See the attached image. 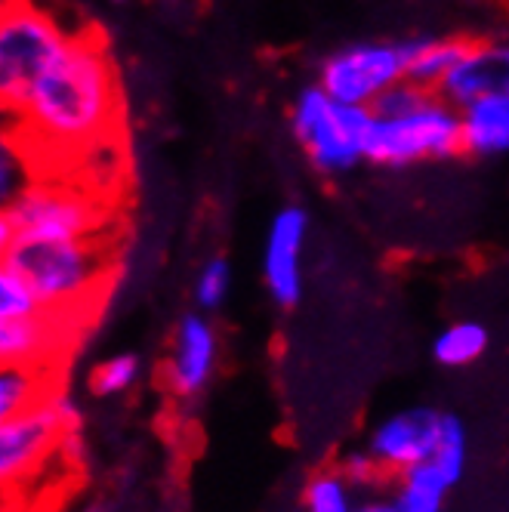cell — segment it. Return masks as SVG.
I'll list each match as a JSON object with an SVG mask.
<instances>
[{
    "label": "cell",
    "instance_id": "d4e9b609",
    "mask_svg": "<svg viewBox=\"0 0 509 512\" xmlns=\"http://www.w3.org/2000/svg\"><path fill=\"white\" fill-rule=\"evenodd\" d=\"M361 512H402L395 500H368L361 506Z\"/></svg>",
    "mask_w": 509,
    "mask_h": 512
},
{
    "label": "cell",
    "instance_id": "d6986e66",
    "mask_svg": "<svg viewBox=\"0 0 509 512\" xmlns=\"http://www.w3.org/2000/svg\"><path fill=\"white\" fill-rule=\"evenodd\" d=\"M50 312L41 297L34 294V287L10 266L0 263V321H16Z\"/></svg>",
    "mask_w": 509,
    "mask_h": 512
},
{
    "label": "cell",
    "instance_id": "ac0fdd59",
    "mask_svg": "<svg viewBox=\"0 0 509 512\" xmlns=\"http://www.w3.org/2000/svg\"><path fill=\"white\" fill-rule=\"evenodd\" d=\"M38 392L41 386L34 368H28V364H4V374H0V420L38 408Z\"/></svg>",
    "mask_w": 509,
    "mask_h": 512
},
{
    "label": "cell",
    "instance_id": "e0dca14e",
    "mask_svg": "<svg viewBox=\"0 0 509 512\" xmlns=\"http://www.w3.org/2000/svg\"><path fill=\"white\" fill-rule=\"evenodd\" d=\"M488 349V331L476 321H457L435 337L432 355L445 368H466Z\"/></svg>",
    "mask_w": 509,
    "mask_h": 512
},
{
    "label": "cell",
    "instance_id": "7a4b0ae2",
    "mask_svg": "<svg viewBox=\"0 0 509 512\" xmlns=\"http://www.w3.org/2000/svg\"><path fill=\"white\" fill-rule=\"evenodd\" d=\"M108 229V210L90 189L65 186L59 179H31L4 201L0 250L25 241H78L99 238Z\"/></svg>",
    "mask_w": 509,
    "mask_h": 512
},
{
    "label": "cell",
    "instance_id": "277c9868",
    "mask_svg": "<svg viewBox=\"0 0 509 512\" xmlns=\"http://www.w3.org/2000/svg\"><path fill=\"white\" fill-rule=\"evenodd\" d=\"M78 28H68L41 0H4L0 16V102L7 118L28 96L50 62L68 47Z\"/></svg>",
    "mask_w": 509,
    "mask_h": 512
},
{
    "label": "cell",
    "instance_id": "8992f818",
    "mask_svg": "<svg viewBox=\"0 0 509 512\" xmlns=\"http://www.w3.org/2000/svg\"><path fill=\"white\" fill-rule=\"evenodd\" d=\"M374 115V112H371ZM463 155V118L439 90L411 112L371 118L368 161L380 167H408L420 161H448Z\"/></svg>",
    "mask_w": 509,
    "mask_h": 512
},
{
    "label": "cell",
    "instance_id": "4fadbf2b",
    "mask_svg": "<svg viewBox=\"0 0 509 512\" xmlns=\"http://www.w3.org/2000/svg\"><path fill=\"white\" fill-rule=\"evenodd\" d=\"M463 155L500 158L509 155V96L491 93L460 108Z\"/></svg>",
    "mask_w": 509,
    "mask_h": 512
},
{
    "label": "cell",
    "instance_id": "484cf974",
    "mask_svg": "<svg viewBox=\"0 0 509 512\" xmlns=\"http://www.w3.org/2000/svg\"><path fill=\"white\" fill-rule=\"evenodd\" d=\"M115 4H127V0H115Z\"/></svg>",
    "mask_w": 509,
    "mask_h": 512
},
{
    "label": "cell",
    "instance_id": "ffe728a7",
    "mask_svg": "<svg viewBox=\"0 0 509 512\" xmlns=\"http://www.w3.org/2000/svg\"><path fill=\"white\" fill-rule=\"evenodd\" d=\"M429 463L439 469L451 485L460 482V475L466 469V432H463V423L457 417L442 414L439 442H435V451H432Z\"/></svg>",
    "mask_w": 509,
    "mask_h": 512
},
{
    "label": "cell",
    "instance_id": "6da1fadb",
    "mask_svg": "<svg viewBox=\"0 0 509 512\" xmlns=\"http://www.w3.org/2000/svg\"><path fill=\"white\" fill-rule=\"evenodd\" d=\"M121 112L118 71L105 41L90 28H78L68 47L34 81L16 115V136L41 149H93L115 136Z\"/></svg>",
    "mask_w": 509,
    "mask_h": 512
},
{
    "label": "cell",
    "instance_id": "30bf717a",
    "mask_svg": "<svg viewBox=\"0 0 509 512\" xmlns=\"http://www.w3.org/2000/svg\"><path fill=\"white\" fill-rule=\"evenodd\" d=\"M59 435L62 432L53 426L44 405L0 420V479L7 485L22 482L53 451Z\"/></svg>",
    "mask_w": 509,
    "mask_h": 512
},
{
    "label": "cell",
    "instance_id": "ba28073f",
    "mask_svg": "<svg viewBox=\"0 0 509 512\" xmlns=\"http://www.w3.org/2000/svg\"><path fill=\"white\" fill-rule=\"evenodd\" d=\"M309 235V216L303 207H281L266 232L263 281L278 306H294L303 294V247Z\"/></svg>",
    "mask_w": 509,
    "mask_h": 512
},
{
    "label": "cell",
    "instance_id": "5bb4252c",
    "mask_svg": "<svg viewBox=\"0 0 509 512\" xmlns=\"http://www.w3.org/2000/svg\"><path fill=\"white\" fill-rule=\"evenodd\" d=\"M472 41L466 38H408L398 41L405 59V81L426 87V90H442L451 71L460 65Z\"/></svg>",
    "mask_w": 509,
    "mask_h": 512
},
{
    "label": "cell",
    "instance_id": "4316f807",
    "mask_svg": "<svg viewBox=\"0 0 509 512\" xmlns=\"http://www.w3.org/2000/svg\"><path fill=\"white\" fill-rule=\"evenodd\" d=\"M506 10H509V0H506Z\"/></svg>",
    "mask_w": 509,
    "mask_h": 512
},
{
    "label": "cell",
    "instance_id": "5b68a950",
    "mask_svg": "<svg viewBox=\"0 0 509 512\" xmlns=\"http://www.w3.org/2000/svg\"><path fill=\"white\" fill-rule=\"evenodd\" d=\"M371 118V108L337 102L318 81L303 87L290 102V133L300 142L306 161L331 176L368 161Z\"/></svg>",
    "mask_w": 509,
    "mask_h": 512
},
{
    "label": "cell",
    "instance_id": "9c48e42d",
    "mask_svg": "<svg viewBox=\"0 0 509 512\" xmlns=\"http://www.w3.org/2000/svg\"><path fill=\"white\" fill-rule=\"evenodd\" d=\"M442 414L435 411H405L383 420L371 435V463L383 469L405 472L417 463H426L439 442Z\"/></svg>",
    "mask_w": 509,
    "mask_h": 512
},
{
    "label": "cell",
    "instance_id": "7c38bea8",
    "mask_svg": "<svg viewBox=\"0 0 509 512\" xmlns=\"http://www.w3.org/2000/svg\"><path fill=\"white\" fill-rule=\"evenodd\" d=\"M216 364V334L204 315H186L176 327L170 355V386L183 395H195L207 386Z\"/></svg>",
    "mask_w": 509,
    "mask_h": 512
},
{
    "label": "cell",
    "instance_id": "3957f363",
    "mask_svg": "<svg viewBox=\"0 0 509 512\" xmlns=\"http://www.w3.org/2000/svg\"><path fill=\"white\" fill-rule=\"evenodd\" d=\"M105 235L78 241H25L4 250V266L16 269L50 312L84 303L112 269Z\"/></svg>",
    "mask_w": 509,
    "mask_h": 512
},
{
    "label": "cell",
    "instance_id": "cb8c5ba5",
    "mask_svg": "<svg viewBox=\"0 0 509 512\" xmlns=\"http://www.w3.org/2000/svg\"><path fill=\"white\" fill-rule=\"evenodd\" d=\"M41 405H44V411L50 414L53 426H56L62 435H75V426H78V420H81V411H78V405H75V398L65 395V392H59V395H50L47 401H41Z\"/></svg>",
    "mask_w": 509,
    "mask_h": 512
},
{
    "label": "cell",
    "instance_id": "7402d4cb",
    "mask_svg": "<svg viewBox=\"0 0 509 512\" xmlns=\"http://www.w3.org/2000/svg\"><path fill=\"white\" fill-rule=\"evenodd\" d=\"M232 290V269L223 256L207 260L195 278V303L201 309H220Z\"/></svg>",
    "mask_w": 509,
    "mask_h": 512
},
{
    "label": "cell",
    "instance_id": "52a82bcc",
    "mask_svg": "<svg viewBox=\"0 0 509 512\" xmlns=\"http://www.w3.org/2000/svg\"><path fill=\"white\" fill-rule=\"evenodd\" d=\"M405 81V59L398 41H361L340 47L318 68V84L343 105L374 108V102Z\"/></svg>",
    "mask_w": 509,
    "mask_h": 512
},
{
    "label": "cell",
    "instance_id": "603a6c76",
    "mask_svg": "<svg viewBox=\"0 0 509 512\" xmlns=\"http://www.w3.org/2000/svg\"><path fill=\"white\" fill-rule=\"evenodd\" d=\"M139 377V358L136 355H115L99 364V371L93 374V389L96 395H118L130 389Z\"/></svg>",
    "mask_w": 509,
    "mask_h": 512
},
{
    "label": "cell",
    "instance_id": "8fae6325",
    "mask_svg": "<svg viewBox=\"0 0 509 512\" xmlns=\"http://www.w3.org/2000/svg\"><path fill=\"white\" fill-rule=\"evenodd\" d=\"M439 93L457 108L491 93L509 96V41H472Z\"/></svg>",
    "mask_w": 509,
    "mask_h": 512
},
{
    "label": "cell",
    "instance_id": "44dd1931",
    "mask_svg": "<svg viewBox=\"0 0 509 512\" xmlns=\"http://www.w3.org/2000/svg\"><path fill=\"white\" fill-rule=\"evenodd\" d=\"M306 509L309 512H361V506H355L352 500L349 482L337 472L312 479L306 491Z\"/></svg>",
    "mask_w": 509,
    "mask_h": 512
},
{
    "label": "cell",
    "instance_id": "9a60e30c",
    "mask_svg": "<svg viewBox=\"0 0 509 512\" xmlns=\"http://www.w3.org/2000/svg\"><path fill=\"white\" fill-rule=\"evenodd\" d=\"M56 340L59 331L53 324V312L0 321V358H4V364H28V368H34L41 358L50 355Z\"/></svg>",
    "mask_w": 509,
    "mask_h": 512
},
{
    "label": "cell",
    "instance_id": "2e32d148",
    "mask_svg": "<svg viewBox=\"0 0 509 512\" xmlns=\"http://www.w3.org/2000/svg\"><path fill=\"white\" fill-rule=\"evenodd\" d=\"M448 488L451 482L426 460L402 472V485H398L395 503L402 512H442Z\"/></svg>",
    "mask_w": 509,
    "mask_h": 512
}]
</instances>
